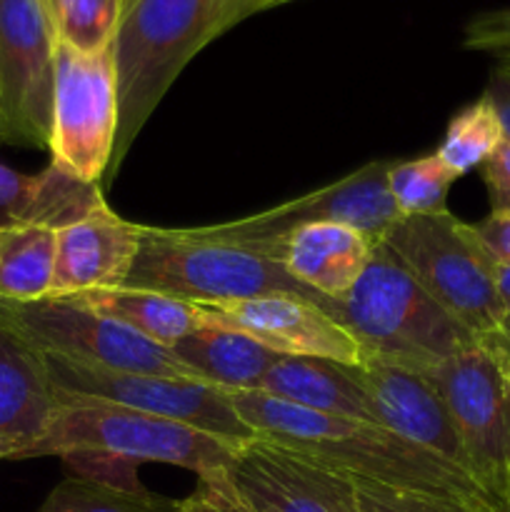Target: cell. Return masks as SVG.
I'll use <instances>...</instances> for the list:
<instances>
[{
    "instance_id": "6da1fadb",
    "label": "cell",
    "mask_w": 510,
    "mask_h": 512,
    "mask_svg": "<svg viewBox=\"0 0 510 512\" xmlns=\"http://www.w3.org/2000/svg\"><path fill=\"white\" fill-rule=\"evenodd\" d=\"M243 443L108 400L58 393V408L30 458H60L73 475L140 490L143 463L193 470L228 468Z\"/></svg>"
},
{
    "instance_id": "7a4b0ae2",
    "label": "cell",
    "mask_w": 510,
    "mask_h": 512,
    "mask_svg": "<svg viewBox=\"0 0 510 512\" xmlns=\"http://www.w3.org/2000/svg\"><path fill=\"white\" fill-rule=\"evenodd\" d=\"M240 418L258 438L300 450L353 480L418 493L448 495L493 505L485 490L463 470L435 458L428 450L398 438L380 425L315 413L260 390L228 393ZM498 510V508H495Z\"/></svg>"
},
{
    "instance_id": "3957f363",
    "label": "cell",
    "mask_w": 510,
    "mask_h": 512,
    "mask_svg": "<svg viewBox=\"0 0 510 512\" xmlns=\"http://www.w3.org/2000/svg\"><path fill=\"white\" fill-rule=\"evenodd\" d=\"M253 13V0H135L125 10L113 38L120 128L108 175L118 173L185 65Z\"/></svg>"
},
{
    "instance_id": "277c9868",
    "label": "cell",
    "mask_w": 510,
    "mask_h": 512,
    "mask_svg": "<svg viewBox=\"0 0 510 512\" xmlns=\"http://www.w3.org/2000/svg\"><path fill=\"white\" fill-rule=\"evenodd\" d=\"M325 313L358 343L363 363L375 360L413 373H428L478 340L380 240L358 283L343 298H330Z\"/></svg>"
},
{
    "instance_id": "5b68a950",
    "label": "cell",
    "mask_w": 510,
    "mask_h": 512,
    "mask_svg": "<svg viewBox=\"0 0 510 512\" xmlns=\"http://www.w3.org/2000/svg\"><path fill=\"white\" fill-rule=\"evenodd\" d=\"M125 285L158 290L193 305L295 295L325 310L330 300L300 283L273 258L210 238L200 228L140 225V248Z\"/></svg>"
},
{
    "instance_id": "8992f818",
    "label": "cell",
    "mask_w": 510,
    "mask_h": 512,
    "mask_svg": "<svg viewBox=\"0 0 510 512\" xmlns=\"http://www.w3.org/2000/svg\"><path fill=\"white\" fill-rule=\"evenodd\" d=\"M380 243L410 270L425 293L478 338L495 333L505 313L490 278L488 258L473 233L453 213L408 215Z\"/></svg>"
},
{
    "instance_id": "52a82bcc",
    "label": "cell",
    "mask_w": 510,
    "mask_h": 512,
    "mask_svg": "<svg viewBox=\"0 0 510 512\" xmlns=\"http://www.w3.org/2000/svg\"><path fill=\"white\" fill-rule=\"evenodd\" d=\"M463 443L468 470L500 512L510 470V370L490 338L445 358L428 373Z\"/></svg>"
},
{
    "instance_id": "ba28073f",
    "label": "cell",
    "mask_w": 510,
    "mask_h": 512,
    "mask_svg": "<svg viewBox=\"0 0 510 512\" xmlns=\"http://www.w3.org/2000/svg\"><path fill=\"white\" fill-rule=\"evenodd\" d=\"M118 128L120 90L113 45L83 53L58 40L50 163L85 183H100L113 163Z\"/></svg>"
},
{
    "instance_id": "9c48e42d",
    "label": "cell",
    "mask_w": 510,
    "mask_h": 512,
    "mask_svg": "<svg viewBox=\"0 0 510 512\" xmlns=\"http://www.w3.org/2000/svg\"><path fill=\"white\" fill-rule=\"evenodd\" d=\"M0 315L13 323L43 355L120 370V373L195 380L193 373L168 348L143 338L118 320L85 308L73 298L0 303Z\"/></svg>"
},
{
    "instance_id": "30bf717a",
    "label": "cell",
    "mask_w": 510,
    "mask_h": 512,
    "mask_svg": "<svg viewBox=\"0 0 510 512\" xmlns=\"http://www.w3.org/2000/svg\"><path fill=\"white\" fill-rule=\"evenodd\" d=\"M45 360L58 393L108 400L125 408L193 425L205 433L223 435L235 443L258 438L230 403V395L215 385L148 373H120V370L73 363L53 355H45Z\"/></svg>"
},
{
    "instance_id": "8fae6325",
    "label": "cell",
    "mask_w": 510,
    "mask_h": 512,
    "mask_svg": "<svg viewBox=\"0 0 510 512\" xmlns=\"http://www.w3.org/2000/svg\"><path fill=\"white\" fill-rule=\"evenodd\" d=\"M390 163L393 160H370L355 173L345 175L325 188L275 205L263 213L248 215V218L203 225L200 233L243 245V248H253V245L283 238L300 225L340 223L378 243L395 223L405 218L388 190Z\"/></svg>"
},
{
    "instance_id": "7c38bea8",
    "label": "cell",
    "mask_w": 510,
    "mask_h": 512,
    "mask_svg": "<svg viewBox=\"0 0 510 512\" xmlns=\"http://www.w3.org/2000/svg\"><path fill=\"white\" fill-rule=\"evenodd\" d=\"M55 50L45 0H0V120L8 143L48 148Z\"/></svg>"
},
{
    "instance_id": "4fadbf2b",
    "label": "cell",
    "mask_w": 510,
    "mask_h": 512,
    "mask_svg": "<svg viewBox=\"0 0 510 512\" xmlns=\"http://www.w3.org/2000/svg\"><path fill=\"white\" fill-rule=\"evenodd\" d=\"M228 470L255 512H363L350 475L275 440L243 443Z\"/></svg>"
},
{
    "instance_id": "5bb4252c",
    "label": "cell",
    "mask_w": 510,
    "mask_h": 512,
    "mask_svg": "<svg viewBox=\"0 0 510 512\" xmlns=\"http://www.w3.org/2000/svg\"><path fill=\"white\" fill-rule=\"evenodd\" d=\"M200 323L240 330L278 355L363 365L358 343L320 305L295 295H260L233 303L195 305Z\"/></svg>"
},
{
    "instance_id": "9a60e30c",
    "label": "cell",
    "mask_w": 510,
    "mask_h": 512,
    "mask_svg": "<svg viewBox=\"0 0 510 512\" xmlns=\"http://www.w3.org/2000/svg\"><path fill=\"white\" fill-rule=\"evenodd\" d=\"M360 368L373 403L375 425L470 475L468 458L453 418L428 375L398 365L375 363V360L363 363Z\"/></svg>"
},
{
    "instance_id": "2e32d148",
    "label": "cell",
    "mask_w": 510,
    "mask_h": 512,
    "mask_svg": "<svg viewBox=\"0 0 510 512\" xmlns=\"http://www.w3.org/2000/svg\"><path fill=\"white\" fill-rule=\"evenodd\" d=\"M55 235L58 245L50 298L125 285L140 248L138 223L120 218L108 203H100Z\"/></svg>"
},
{
    "instance_id": "e0dca14e",
    "label": "cell",
    "mask_w": 510,
    "mask_h": 512,
    "mask_svg": "<svg viewBox=\"0 0 510 512\" xmlns=\"http://www.w3.org/2000/svg\"><path fill=\"white\" fill-rule=\"evenodd\" d=\"M58 408L45 355L0 315V448L28 460Z\"/></svg>"
},
{
    "instance_id": "ac0fdd59",
    "label": "cell",
    "mask_w": 510,
    "mask_h": 512,
    "mask_svg": "<svg viewBox=\"0 0 510 512\" xmlns=\"http://www.w3.org/2000/svg\"><path fill=\"white\" fill-rule=\"evenodd\" d=\"M375 243L368 235L340 223H310L270 243L253 245L255 253L285 265L290 275L325 298H343L363 275Z\"/></svg>"
},
{
    "instance_id": "d6986e66",
    "label": "cell",
    "mask_w": 510,
    "mask_h": 512,
    "mask_svg": "<svg viewBox=\"0 0 510 512\" xmlns=\"http://www.w3.org/2000/svg\"><path fill=\"white\" fill-rule=\"evenodd\" d=\"M260 393L315 410V413L375 425L373 403H370L360 365L328 358L280 355L265 375Z\"/></svg>"
},
{
    "instance_id": "ffe728a7",
    "label": "cell",
    "mask_w": 510,
    "mask_h": 512,
    "mask_svg": "<svg viewBox=\"0 0 510 512\" xmlns=\"http://www.w3.org/2000/svg\"><path fill=\"white\" fill-rule=\"evenodd\" d=\"M105 203L100 183H85L48 163L40 173H20L0 163V230L45 225L60 230Z\"/></svg>"
},
{
    "instance_id": "44dd1931",
    "label": "cell",
    "mask_w": 510,
    "mask_h": 512,
    "mask_svg": "<svg viewBox=\"0 0 510 512\" xmlns=\"http://www.w3.org/2000/svg\"><path fill=\"white\" fill-rule=\"evenodd\" d=\"M170 353L193 373L195 380L215 385L225 393L260 390L268 370L280 358L240 330L205 323L180 338Z\"/></svg>"
},
{
    "instance_id": "7402d4cb",
    "label": "cell",
    "mask_w": 510,
    "mask_h": 512,
    "mask_svg": "<svg viewBox=\"0 0 510 512\" xmlns=\"http://www.w3.org/2000/svg\"><path fill=\"white\" fill-rule=\"evenodd\" d=\"M70 298L105 318L128 325L135 333L168 350L200 325L198 310L193 303L170 298L158 290L118 285V288L88 290V293L70 295Z\"/></svg>"
},
{
    "instance_id": "603a6c76",
    "label": "cell",
    "mask_w": 510,
    "mask_h": 512,
    "mask_svg": "<svg viewBox=\"0 0 510 512\" xmlns=\"http://www.w3.org/2000/svg\"><path fill=\"white\" fill-rule=\"evenodd\" d=\"M55 233L45 225L0 230V303H38L53 295Z\"/></svg>"
},
{
    "instance_id": "cb8c5ba5",
    "label": "cell",
    "mask_w": 510,
    "mask_h": 512,
    "mask_svg": "<svg viewBox=\"0 0 510 512\" xmlns=\"http://www.w3.org/2000/svg\"><path fill=\"white\" fill-rule=\"evenodd\" d=\"M503 140L505 130L498 110H495L493 100L483 93V98L465 105L463 110L453 115L443 143L435 153L460 178V175L483 165Z\"/></svg>"
},
{
    "instance_id": "d4e9b609",
    "label": "cell",
    "mask_w": 510,
    "mask_h": 512,
    "mask_svg": "<svg viewBox=\"0 0 510 512\" xmlns=\"http://www.w3.org/2000/svg\"><path fill=\"white\" fill-rule=\"evenodd\" d=\"M180 500L70 475L55 485L38 512H178Z\"/></svg>"
},
{
    "instance_id": "484cf974",
    "label": "cell",
    "mask_w": 510,
    "mask_h": 512,
    "mask_svg": "<svg viewBox=\"0 0 510 512\" xmlns=\"http://www.w3.org/2000/svg\"><path fill=\"white\" fill-rule=\"evenodd\" d=\"M455 180L458 175L438 158V153L420 155L403 163L393 160L388 170V190L405 218L445 213L450 185Z\"/></svg>"
},
{
    "instance_id": "4316f807",
    "label": "cell",
    "mask_w": 510,
    "mask_h": 512,
    "mask_svg": "<svg viewBox=\"0 0 510 512\" xmlns=\"http://www.w3.org/2000/svg\"><path fill=\"white\" fill-rule=\"evenodd\" d=\"M125 0H45L60 43L83 53L113 45Z\"/></svg>"
},
{
    "instance_id": "83f0119b",
    "label": "cell",
    "mask_w": 510,
    "mask_h": 512,
    "mask_svg": "<svg viewBox=\"0 0 510 512\" xmlns=\"http://www.w3.org/2000/svg\"><path fill=\"white\" fill-rule=\"evenodd\" d=\"M355 488L363 512H498L493 505L475 503V500L388 488L365 480H355Z\"/></svg>"
},
{
    "instance_id": "f1b7e54d",
    "label": "cell",
    "mask_w": 510,
    "mask_h": 512,
    "mask_svg": "<svg viewBox=\"0 0 510 512\" xmlns=\"http://www.w3.org/2000/svg\"><path fill=\"white\" fill-rule=\"evenodd\" d=\"M178 512H255L228 468H213L198 475V485L185 500H180Z\"/></svg>"
},
{
    "instance_id": "f546056e",
    "label": "cell",
    "mask_w": 510,
    "mask_h": 512,
    "mask_svg": "<svg viewBox=\"0 0 510 512\" xmlns=\"http://www.w3.org/2000/svg\"><path fill=\"white\" fill-rule=\"evenodd\" d=\"M480 168L488 188L490 213L510 215V140L505 138Z\"/></svg>"
},
{
    "instance_id": "4dcf8cb0",
    "label": "cell",
    "mask_w": 510,
    "mask_h": 512,
    "mask_svg": "<svg viewBox=\"0 0 510 512\" xmlns=\"http://www.w3.org/2000/svg\"><path fill=\"white\" fill-rule=\"evenodd\" d=\"M473 233L490 258L510 263V215L490 213L480 223H473Z\"/></svg>"
},
{
    "instance_id": "1f68e13d",
    "label": "cell",
    "mask_w": 510,
    "mask_h": 512,
    "mask_svg": "<svg viewBox=\"0 0 510 512\" xmlns=\"http://www.w3.org/2000/svg\"><path fill=\"white\" fill-rule=\"evenodd\" d=\"M485 95L493 100L495 110L500 115V123H503L505 138L510 140V65H498Z\"/></svg>"
},
{
    "instance_id": "d6a6232c",
    "label": "cell",
    "mask_w": 510,
    "mask_h": 512,
    "mask_svg": "<svg viewBox=\"0 0 510 512\" xmlns=\"http://www.w3.org/2000/svg\"><path fill=\"white\" fill-rule=\"evenodd\" d=\"M488 268L495 285V293H498L500 305H503V313L510 315V263H500V260L488 258Z\"/></svg>"
},
{
    "instance_id": "836d02e7",
    "label": "cell",
    "mask_w": 510,
    "mask_h": 512,
    "mask_svg": "<svg viewBox=\"0 0 510 512\" xmlns=\"http://www.w3.org/2000/svg\"><path fill=\"white\" fill-rule=\"evenodd\" d=\"M485 338L493 340L495 348L500 350V355H503L505 365H508V370H510V315H505L503 323L498 325V330L490 335H485Z\"/></svg>"
},
{
    "instance_id": "e575fe53",
    "label": "cell",
    "mask_w": 510,
    "mask_h": 512,
    "mask_svg": "<svg viewBox=\"0 0 510 512\" xmlns=\"http://www.w3.org/2000/svg\"><path fill=\"white\" fill-rule=\"evenodd\" d=\"M500 512H510V470L503 485V495H500Z\"/></svg>"
},
{
    "instance_id": "d590c367",
    "label": "cell",
    "mask_w": 510,
    "mask_h": 512,
    "mask_svg": "<svg viewBox=\"0 0 510 512\" xmlns=\"http://www.w3.org/2000/svg\"><path fill=\"white\" fill-rule=\"evenodd\" d=\"M288 3V0H253V10L258 13V10H268V8H275V5H283Z\"/></svg>"
},
{
    "instance_id": "8d00e7d4",
    "label": "cell",
    "mask_w": 510,
    "mask_h": 512,
    "mask_svg": "<svg viewBox=\"0 0 510 512\" xmlns=\"http://www.w3.org/2000/svg\"><path fill=\"white\" fill-rule=\"evenodd\" d=\"M0 143H8V133H5V125H3V120H0Z\"/></svg>"
},
{
    "instance_id": "74e56055",
    "label": "cell",
    "mask_w": 510,
    "mask_h": 512,
    "mask_svg": "<svg viewBox=\"0 0 510 512\" xmlns=\"http://www.w3.org/2000/svg\"><path fill=\"white\" fill-rule=\"evenodd\" d=\"M3 460H10V455H8V450L0 448V463H3Z\"/></svg>"
},
{
    "instance_id": "f35d334b",
    "label": "cell",
    "mask_w": 510,
    "mask_h": 512,
    "mask_svg": "<svg viewBox=\"0 0 510 512\" xmlns=\"http://www.w3.org/2000/svg\"><path fill=\"white\" fill-rule=\"evenodd\" d=\"M133 3H135V0H125V3H123V13H125V10H128Z\"/></svg>"
}]
</instances>
